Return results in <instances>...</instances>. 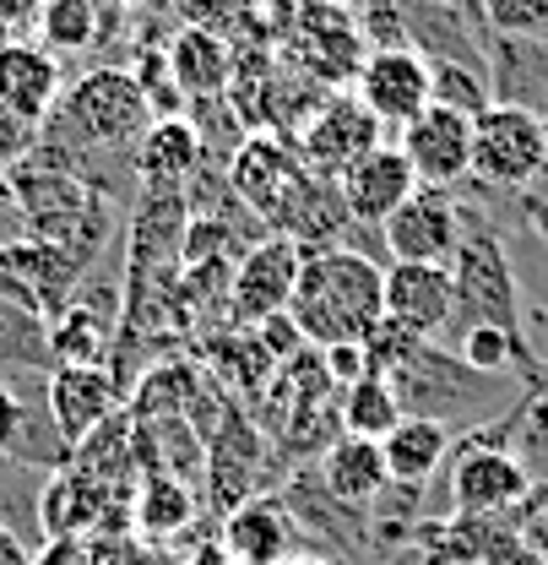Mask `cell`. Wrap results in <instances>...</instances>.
<instances>
[{"mask_svg":"<svg viewBox=\"0 0 548 565\" xmlns=\"http://www.w3.org/2000/svg\"><path fill=\"white\" fill-rule=\"evenodd\" d=\"M288 321L310 349H337L364 343L386 321V262L332 245V250H304V267L288 299Z\"/></svg>","mask_w":548,"mask_h":565,"instance_id":"obj_1","label":"cell"},{"mask_svg":"<svg viewBox=\"0 0 548 565\" xmlns=\"http://www.w3.org/2000/svg\"><path fill=\"white\" fill-rule=\"evenodd\" d=\"M0 196L11 202L17 223L28 228V239H50L66 245L82 262L98 267L109 234H115V202L104 191H93L82 174H71L66 163L44 158L39 147L0 180Z\"/></svg>","mask_w":548,"mask_h":565,"instance_id":"obj_2","label":"cell"},{"mask_svg":"<svg viewBox=\"0 0 548 565\" xmlns=\"http://www.w3.org/2000/svg\"><path fill=\"white\" fill-rule=\"evenodd\" d=\"M147 126H152V104H147L137 71L104 61V66L71 76L39 137L66 152H87V158H131Z\"/></svg>","mask_w":548,"mask_h":565,"instance_id":"obj_3","label":"cell"},{"mask_svg":"<svg viewBox=\"0 0 548 565\" xmlns=\"http://www.w3.org/2000/svg\"><path fill=\"white\" fill-rule=\"evenodd\" d=\"M391 386H397L402 414L445 424L451 435L511 414L522 403V392H527V381H516V375H483V370H473L462 353L445 349V343H423L391 375Z\"/></svg>","mask_w":548,"mask_h":565,"instance_id":"obj_4","label":"cell"},{"mask_svg":"<svg viewBox=\"0 0 548 565\" xmlns=\"http://www.w3.org/2000/svg\"><path fill=\"white\" fill-rule=\"evenodd\" d=\"M468 228H462V245L451 256V282H456V327H451V343L462 327H499L511 338H527V305H522V278H516V262H511V245L505 234L483 217L479 207H468Z\"/></svg>","mask_w":548,"mask_h":565,"instance_id":"obj_5","label":"cell"},{"mask_svg":"<svg viewBox=\"0 0 548 565\" xmlns=\"http://www.w3.org/2000/svg\"><path fill=\"white\" fill-rule=\"evenodd\" d=\"M548 163V120L516 104H488L473 120V185L522 196Z\"/></svg>","mask_w":548,"mask_h":565,"instance_id":"obj_6","label":"cell"},{"mask_svg":"<svg viewBox=\"0 0 548 565\" xmlns=\"http://www.w3.org/2000/svg\"><path fill=\"white\" fill-rule=\"evenodd\" d=\"M304 180H310V169H304L299 147L282 131H250L234 147V158H228V191L245 202V212H256L272 234L288 223Z\"/></svg>","mask_w":548,"mask_h":565,"instance_id":"obj_7","label":"cell"},{"mask_svg":"<svg viewBox=\"0 0 548 565\" xmlns=\"http://www.w3.org/2000/svg\"><path fill=\"white\" fill-rule=\"evenodd\" d=\"M533 494V473L516 451L451 440L445 457V516H505Z\"/></svg>","mask_w":548,"mask_h":565,"instance_id":"obj_8","label":"cell"},{"mask_svg":"<svg viewBox=\"0 0 548 565\" xmlns=\"http://www.w3.org/2000/svg\"><path fill=\"white\" fill-rule=\"evenodd\" d=\"M87 273H93V262H82L76 250L50 245V239H6L0 245V294L44 321H55L76 299Z\"/></svg>","mask_w":548,"mask_h":565,"instance_id":"obj_9","label":"cell"},{"mask_svg":"<svg viewBox=\"0 0 548 565\" xmlns=\"http://www.w3.org/2000/svg\"><path fill=\"white\" fill-rule=\"evenodd\" d=\"M267 462H272V446H267L261 424L245 414V403L228 397V408L217 414L212 435H206V500H212V511L228 516L234 505L256 500Z\"/></svg>","mask_w":548,"mask_h":565,"instance_id":"obj_10","label":"cell"},{"mask_svg":"<svg viewBox=\"0 0 548 565\" xmlns=\"http://www.w3.org/2000/svg\"><path fill=\"white\" fill-rule=\"evenodd\" d=\"M304 267V245L293 234H261L239 262H234V282H228V327L250 332L272 316H288L293 282Z\"/></svg>","mask_w":548,"mask_h":565,"instance_id":"obj_11","label":"cell"},{"mask_svg":"<svg viewBox=\"0 0 548 565\" xmlns=\"http://www.w3.org/2000/svg\"><path fill=\"white\" fill-rule=\"evenodd\" d=\"M462 228H468V212L456 191H434V185H418L402 207L380 223V245H386V262H423V267H451L456 245H462Z\"/></svg>","mask_w":548,"mask_h":565,"instance_id":"obj_12","label":"cell"},{"mask_svg":"<svg viewBox=\"0 0 548 565\" xmlns=\"http://www.w3.org/2000/svg\"><path fill=\"white\" fill-rule=\"evenodd\" d=\"M380 120L353 98V93H326L321 104H315V115L299 126V158H304V169L315 174V180H343L347 169L364 158V152H375L380 147Z\"/></svg>","mask_w":548,"mask_h":565,"instance_id":"obj_13","label":"cell"},{"mask_svg":"<svg viewBox=\"0 0 548 565\" xmlns=\"http://www.w3.org/2000/svg\"><path fill=\"white\" fill-rule=\"evenodd\" d=\"M288 39L299 66L315 82H353L358 66L369 61V39L358 28V11H347L343 0H304L288 17Z\"/></svg>","mask_w":548,"mask_h":565,"instance_id":"obj_14","label":"cell"},{"mask_svg":"<svg viewBox=\"0 0 548 565\" xmlns=\"http://www.w3.org/2000/svg\"><path fill=\"white\" fill-rule=\"evenodd\" d=\"M353 98L386 126V131H408L412 120L434 104V82L429 61L418 50H369V61L353 76Z\"/></svg>","mask_w":548,"mask_h":565,"instance_id":"obj_15","label":"cell"},{"mask_svg":"<svg viewBox=\"0 0 548 565\" xmlns=\"http://www.w3.org/2000/svg\"><path fill=\"white\" fill-rule=\"evenodd\" d=\"M402 158L412 163L418 185H434V191H462L473 180V120L456 115V109H440L429 104L408 131H402Z\"/></svg>","mask_w":548,"mask_h":565,"instance_id":"obj_16","label":"cell"},{"mask_svg":"<svg viewBox=\"0 0 548 565\" xmlns=\"http://www.w3.org/2000/svg\"><path fill=\"white\" fill-rule=\"evenodd\" d=\"M120 381L109 375V364H55L44 375V403H50V419L61 429L71 451L98 435L104 424L120 414Z\"/></svg>","mask_w":548,"mask_h":565,"instance_id":"obj_17","label":"cell"},{"mask_svg":"<svg viewBox=\"0 0 548 565\" xmlns=\"http://www.w3.org/2000/svg\"><path fill=\"white\" fill-rule=\"evenodd\" d=\"M386 316L418 332L423 343L451 338L456 327V282L451 267H423V262H386Z\"/></svg>","mask_w":548,"mask_h":565,"instance_id":"obj_18","label":"cell"},{"mask_svg":"<svg viewBox=\"0 0 548 565\" xmlns=\"http://www.w3.org/2000/svg\"><path fill=\"white\" fill-rule=\"evenodd\" d=\"M0 457L33 473H61L71 468V446L50 419L44 397H28L11 375H0Z\"/></svg>","mask_w":548,"mask_h":565,"instance_id":"obj_19","label":"cell"},{"mask_svg":"<svg viewBox=\"0 0 548 565\" xmlns=\"http://www.w3.org/2000/svg\"><path fill=\"white\" fill-rule=\"evenodd\" d=\"M277 500L288 505V516H293V527L304 522L321 544H332L337 555H353V561H364L375 544H369V511L364 505H347L337 494L321 484V473H288L282 479V490Z\"/></svg>","mask_w":548,"mask_h":565,"instance_id":"obj_20","label":"cell"},{"mask_svg":"<svg viewBox=\"0 0 548 565\" xmlns=\"http://www.w3.org/2000/svg\"><path fill=\"white\" fill-rule=\"evenodd\" d=\"M61 93H66L61 55H50L39 39H6L0 44V104L11 115H22L28 126L44 131V120L55 115Z\"/></svg>","mask_w":548,"mask_h":565,"instance_id":"obj_21","label":"cell"},{"mask_svg":"<svg viewBox=\"0 0 548 565\" xmlns=\"http://www.w3.org/2000/svg\"><path fill=\"white\" fill-rule=\"evenodd\" d=\"M412 191H418V174H412V163L402 158V147H391V141H380L375 152H364L337 180V196H343L347 217L358 228H380Z\"/></svg>","mask_w":548,"mask_h":565,"instance_id":"obj_22","label":"cell"},{"mask_svg":"<svg viewBox=\"0 0 548 565\" xmlns=\"http://www.w3.org/2000/svg\"><path fill=\"white\" fill-rule=\"evenodd\" d=\"M223 555L234 565H282L293 555V516L277 494H256L223 516Z\"/></svg>","mask_w":548,"mask_h":565,"instance_id":"obj_23","label":"cell"},{"mask_svg":"<svg viewBox=\"0 0 548 565\" xmlns=\"http://www.w3.org/2000/svg\"><path fill=\"white\" fill-rule=\"evenodd\" d=\"M202 163H206V147L185 115L152 120V126L141 131L137 152H131L137 185H163V191H185V185L202 174Z\"/></svg>","mask_w":548,"mask_h":565,"instance_id":"obj_24","label":"cell"},{"mask_svg":"<svg viewBox=\"0 0 548 565\" xmlns=\"http://www.w3.org/2000/svg\"><path fill=\"white\" fill-rule=\"evenodd\" d=\"M126 17H131V11H120V6H109V0H44L39 17H33V28H39V44L66 61V55L104 50Z\"/></svg>","mask_w":548,"mask_h":565,"instance_id":"obj_25","label":"cell"},{"mask_svg":"<svg viewBox=\"0 0 548 565\" xmlns=\"http://www.w3.org/2000/svg\"><path fill=\"white\" fill-rule=\"evenodd\" d=\"M488 93L548 120V39H488Z\"/></svg>","mask_w":548,"mask_h":565,"instance_id":"obj_26","label":"cell"},{"mask_svg":"<svg viewBox=\"0 0 548 565\" xmlns=\"http://www.w3.org/2000/svg\"><path fill=\"white\" fill-rule=\"evenodd\" d=\"M163 61H169V76H174V93L191 98V104L223 98L228 82H234V44H223L217 33H202V28L169 33Z\"/></svg>","mask_w":548,"mask_h":565,"instance_id":"obj_27","label":"cell"},{"mask_svg":"<svg viewBox=\"0 0 548 565\" xmlns=\"http://www.w3.org/2000/svg\"><path fill=\"white\" fill-rule=\"evenodd\" d=\"M315 473H321V484L347 500V505H375L380 490L391 484V473H386V451H380V440H364V435H337L326 451H321V462H315Z\"/></svg>","mask_w":548,"mask_h":565,"instance_id":"obj_28","label":"cell"},{"mask_svg":"<svg viewBox=\"0 0 548 565\" xmlns=\"http://www.w3.org/2000/svg\"><path fill=\"white\" fill-rule=\"evenodd\" d=\"M451 429L434 419H412L402 414V424L380 440V451H386V473H391V484H412V490H423L440 468H445V457H451Z\"/></svg>","mask_w":548,"mask_h":565,"instance_id":"obj_29","label":"cell"},{"mask_svg":"<svg viewBox=\"0 0 548 565\" xmlns=\"http://www.w3.org/2000/svg\"><path fill=\"white\" fill-rule=\"evenodd\" d=\"M206 364H212V375H217V386L223 392H234V397H261L267 386H272L277 364L272 353L261 349V338L256 332H239V327H228L223 338H212L206 343Z\"/></svg>","mask_w":548,"mask_h":565,"instance_id":"obj_30","label":"cell"},{"mask_svg":"<svg viewBox=\"0 0 548 565\" xmlns=\"http://www.w3.org/2000/svg\"><path fill=\"white\" fill-rule=\"evenodd\" d=\"M337 424L343 435H364V440H386L397 424H402V403H397V386L391 375H358L353 386L337 392Z\"/></svg>","mask_w":548,"mask_h":565,"instance_id":"obj_31","label":"cell"},{"mask_svg":"<svg viewBox=\"0 0 548 565\" xmlns=\"http://www.w3.org/2000/svg\"><path fill=\"white\" fill-rule=\"evenodd\" d=\"M17 370H44V375L55 370L50 321L0 294V375H17Z\"/></svg>","mask_w":548,"mask_h":565,"instance_id":"obj_32","label":"cell"},{"mask_svg":"<svg viewBox=\"0 0 548 565\" xmlns=\"http://www.w3.org/2000/svg\"><path fill=\"white\" fill-rule=\"evenodd\" d=\"M196 522V494L185 479H174V473H152L137 494V527L147 539H174V533H185Z\"/></svg>","mask_w":548,"mask_h":565,"instance_id":"obj_33","label":"cell"},{"mask_svg":"<svg viewBox=\"0 0 548 565\" xmlns=\"http://www.w3.org/2000/svg\"><path fill=\"white\" fill-rule=\"evenodd\" d=\"M429 82H434V104H440V109H456V115H468V120H479L483 109L494 104V93H488V71L483 66L434 61V66H429Z\"/></svg>","mask_w":548,"mask_h":565,"instance_id":"obj_34","label":"cell"},{"mask_svg":"<svg viewBox=\"0 0 548 565\" xmlns=\"http://www.w3.org/2000/svg\"><path fill=\"white\" fill-rule=\"evenodd\" d=\"M488 39H548V0H479Z\"/></svg>","mask_w":548,"mask_h":565,"instance_id":"obj_35","label":"cell"},{"mask_svg":"<svg viewBox=\"0 0 548 565\" xmlns=\"http://www.w3.org/2000/svg\"><path fill=\"white\" fill-rule=\"evenodd\" d=\"M180 17L185 28H202V33H217L223 44H234L256 22V0H180Z\"/></svg>","mask_w":548,"mask_h":565,"instance_id":"obj_36","label":"cell"},{"mask_svg":"<svg viewBox=\"0 0 548 565\" xmlns=\"http://www.w3.org/2000/svg\"><path fill=\"white\" fill-rule=\"evenodd\" d=\"M418 349H423V338H418V332H408L402 321H391V316H386V321L364 338V359H369V370H375V375H397V370H402Z\"/></svg>","mask_w":548,"mask_h":565,"instance_id":"obj_37","label":"cell"},{"mask_svg":"<svg viewBox=\"0 0 548 565\" xmlns=\"http://www.w3.org/2000/svg\"><path fill=\"white\" fill-rule=\"evenodd\" d=\"M516 527H522V544L533 550V561L548 565V484H533V494L516 505Z\"/></svg>","mask_w":548,"mask_h":565,"instance_id":"obj_38","label":"cell"},{"mask_svg":"<svg viewBox=\"0 0 548 565\" xmlns=\"http://www.w3.org/2000/svg\"><path fill=\"white\" fill-rule=\"evenodd\" d=\"M33 147H39V126H28L22 115H11V109L0 104V180H6Z\"/></svg>","mask_w":548,"mask_h":565,"instance_id":"obj_39","label":"cell"},{"mask_svg":"<svg viewBox=\"0 0 548 565\" xmlns=\"http://www.w3.org/2000/svg\"><path fill=\"white\" fill-rule=\"evenodd\" d=\"M321 364H326V375H332V386H337V392H343V386H353L358 375H369L364 343H337V349H321Z\"/></svg>","mask_w":548,"mask_h":565,"instance_id":"obj_40","label":"cell"},{"mask_svg":"<svg viewBox=\"0 0 548 565\" xmlns=\"http://www.w3.org/2000/svg\"><path fill=\"white\" fill-rule=\"evenodd\" d=\"M0 565H39V555L17 539V527H11V522H0Z\"/></svg>","mask_w":548,"mask_h":565,"instance_id":"obj_41","label":"cell"},{"mask_svg":"<svg viewBox=\"0 0 548 565\" xmlns=\"http://www.w3.org/2000/svg\"><path fill=\"white\" fill-rule=\"evenodd\" d=\"M82 561H87L82 539H50V550L39 555V565H82Z\"/></svg>","mask_w":548,"mask_h":565,"instance_id":"obj_42","label":"cell"},{"mask_svg":"<svg viewBox=\"0 0 548 565\" xmlns=\"http://www.w3.org/2000/svg\"><path fill=\"white\" fill-rule=\"evenodd\" d=\"M109 6H120V11H141L147 0H109Z\"/></svg>","mask_w":548,"mask_h":565,"instance_id":"obj_43","label":"cell"},{"mask_svg":"<svg viewBox=\"0 0 548 565\" xmlns=\"http://www.w3.org/2000/svg\"><path fill=\"white\" fill-rule=\"evenodd\" d=\"M397 6H412V0H397Z\"/></svg>","mask_w":548,"mask_h":565,"instance_id":"obj_44","label":"cell"}]
</instances>
